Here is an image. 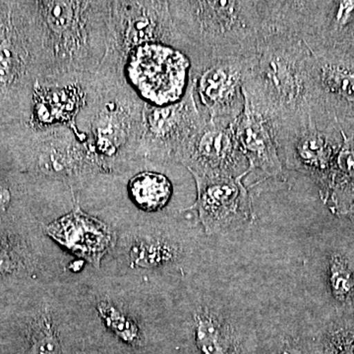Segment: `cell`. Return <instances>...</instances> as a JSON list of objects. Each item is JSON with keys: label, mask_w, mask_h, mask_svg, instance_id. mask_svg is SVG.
Masks as SVG:
<instances>
[{"label": "cell", "mask_w": 354, "mask_h": 354, "mask_svg": "<svg viewBox=\"0 0 354 354\" xmlns=\"http://www.w3.org/2000/svg\"><path fill=\"white\" fill-rule=\"evenodd\" d=\"M234 129L241 152L248 162V176L252 174L257 183L270 178L283 179L285 165L279 156L272 122L246 99L243 111L235 121Z\"/></svg>", "instance_id": "obj_11"}, {"label": "cell", "mask_w": 354, "mask_h": 354, "mask_svg": "<svg viewBox=\"0 0 354 354\" xmlns=\"http://www.w3.org/2000/svg\"><path fill=\"white\" fill-rule=\"evenodd\" d=\"M329 283L335 299L341 302L351 301L354 297V278L346 261L339 255L330 258Z\"/></svg>", "instance_id": "obj_16"}, {"label": "cell", "mask_w": 354, "mask_h": 354, "mask_svg": "<svg viewBox=\"0 0 354 354\" xmlns=\"http://www.w3.org/2000/svg\"><path fill=\"white\" fill-rule=\"evenodd\" d=\"M244 178L195 179L194 207L207 234L225 232L252 220V202Z\"/></svg>", "instance_id": "obj_10"}, {"label": "cell", "mask_w": 354, "mask_h": 354, "mask_svg": "<svg viewBox=\"0 0 354 354\" xmlns=\"http://www.w3.org/2000/svg\"><path fill=\"white\" fill-rule=\"evenodd\" d=\"M177 48L192 60V70L227 57L256 55L263 27L262 1H169Z\"/></svg>", "instance_id": "obj_3"}, {"label": "cell", "mask_w": 354, "mask_h": 354, "mask_svg": "<svg viewBox=\"0 0 354 354\" xmlns=\"http://www.w3.org/2000/svg\"><path fill=\"white\" fill-rule=\"evenodd\" d=\"M335 53L354 66V35L353 38L335 46Z\"/></svg>", "instance_id": "obj_19"}, {"label": "cell", "mask_w": 354, "mask_h": 354, "mask_svg": "<svg viewBox=\"0 0 354 354\" xmlns=\"http://www.w3.org/2000/svg\"><path fill=\"white\" fill-rule=\"evenodd\" d=\"M194 335L200 354H242L230 324L208 308L195 314Z\"/></svg>", "instance_id": "obj_14"}, {"label": "cell", "mask_w": 354, "mask_h": 354, "mask_svg": "<svg viewBox=\"0 0 354 354\" xmlns=\"http://www.w3.org/2000/svg\"><path fill=\"white\" fill-rule=\"evenodd\" d=\"M41 43L53 86H66L94 76L108 48L111 2L44 1Z\"/></svg>", "instance_id": "obj_2"}, {"label": "cell", "mask_w": 354, "mask_h": 354, "mask_svg": "<svg viewBox=\"0 0 354 354\" xmlns=\"http://www.w3.org/2000/svg\"><path fill=\"white\" fill-rule=\"evenodd\" d=\"M274 134L286 169L313 179L324 194H327L335 160L344 143L337 115H314L305 122L277 130Z\"/></svg>", "instance_id": "obj_5"}, {"label": "cell", "mask_w": 354, "mask_h": 354, "mask_svg": "<svg viewBox=\"0 0 354 354\" xmlns=\"http://www.w3.org/2000/svg\"><path fill=\"white\" fill-rule=\"evenodd\" d=\"M254 57L221 58L191 70L195 100L205 120L232 123L241 116L245 106L243 84Z\"/></svg>", "instance_id": "obj_8"}, {"label": "cell", "mask_w": 354, "mask_h": 354, "mask_svg": "<svg viewBox=\"0 0 354 354\" xmlns=\"http://www.w3.org/2000/svg\"><path fill=\"white\" fill-rule=\"evenodd\" d=\"M128 190L136 206L147 212L164 208L172 194L171 183L167 177L153 171L141 172L133 177Z\"/></svg>", "instance_id": "obj_15"}, {"label": "cell", "mask_w": 354, "mask_h": 354, "mask_svg": "<svg viewBox=\"0 0 354 354\" xmlns=\"http://www.w3.org/2000/svg\"><path fill=\"white\" fill-rule=\"evenodd\" d=\"M317 80L339 120L354 121V66L329 53L311 51Z\"/></svg>", "instance_id": "obj_13"}, {"label": "cell", "mask_w": 354, "mask_h": 354, "mask_svg": "<svg viewBox=\"0 0 354 354\" xmlns=\"http://www.w3.org/2000/svg\"><path fill=\"white\" fill-rule=\"evenodd\" d=\"M46 232L58 243L97 267L111 242L108 225L84 213L79 204L71 213L53 221Z\"/></svg>", "instance_id": "obj_12"}, {"label": "cell", "mask_w": 354, "mask_h": 354, "mask_svg": "<svg viewBox=\"0 0 354 354\" xmlns=\"http://www.w3.org/2000/svg\"><path fill=\"white\" fill-rule=\"evenodd\" d=\"M235 122L206 121L183 165L194 179L248 176V162L235 136Z\"/></svg>", "instance_id": "obj_9"}, {"label": "cell", "mask_w": 354, "mask_h": 354, "mask_svg": "<svg viewBox=\"0 0 354 354\" xmlns=\"http://www.w3.org/2000/svg\"><path fill=\"white\" fill-rule=\"evenodd\" d=\"M84 144L95 167L113 169L138 157L146 102L120 73L97 71L87 80Z\"/></svg>", "instance_id": "obj_4"}, {"label": "cell", "mask_w": 354, "mask_h": 354, "mask_svg": "<svg viewBox=\"0 0 354 354\" xmlns=\"http://www.w3.org/2000/svg\"><path fill=\"white\" fill-rule=\"evenodd\" d=\"M156 43L177 46L169 1L111 2L108 48L99 69L120 73L132 50Z\"/></svg>", "instance_id": "obj_6"}, {"label": "cell", "mask_w": 354, "mask_h": 354, "mask_svg": "<svg viewBox=\"0 0 354 354\" xmlns=\"http://www.w3.org/2000/svg\"><path fill=\"white\" fill-rule=\"evenodd\" d=\"M243 93L274 131L333 113L317 80L311 50L304 39L290 35L261 39Z\"/></svg>", "instance_id": "obj_1"}, {"label": "cell", "mask_w": 354, "mask_h": 354, "mask_svg": "<svg viewBox=\"0 0 354 354\" xmlns=\"http://www.w3.org/2000/svg\"><path fill=\"white\" fill-rule=\"evenodd\" d=\"M59 341L50 317L44 315L37 326L28 354H59Z\"/></svg>", "instance_id": "obj_17"}, {"label": "cell", "mask_w": 354, "mask_h": 354, "mask_svg": "<svg viewBox=\"0 0 354 354\" xmlns=\"http://www.w3.org/2000/svg\"><path fill=\"white\" fill-rule=\"evenodd\" d=\"M205 123L190 81L181 101L167 106L145 104L138 157L183 164Z\"/></svg>", "instance_id": "obj_7"}, {"label": "cell", "mask_w": 354, "mask_h": 354, "mask_svg": "<svg viewBox=\"0 0 354 354\" xmlns=\"http://www.w3.org/2000/svg\"><path fill=\"white\" fill-rule=\"evenodd\" d=\"M100 311H101V313L102 312V316L108 321L111 329H113L116 335H120L123 341L127 342L137 341V339H138V329L134 324L127 321V319L121 316L120 313H118V320H116L115 317H114L113 307L104 305V304L100 305Z\"/></svg>", "instance_id": "obj_18"}]
</instances>
